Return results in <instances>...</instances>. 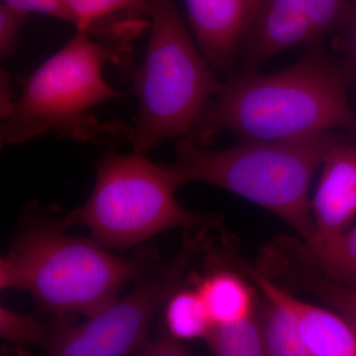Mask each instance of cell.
<instances>
[{
	"instance_id": "1",
	"label": "cell",
	"mask_w": 356,
	"mask_h": 356,
	"mask_svg": "<svg viewBox=\"0 0 356 356\" xmlns=\"http://www.w3.org/2000/svg\"><path fill=\"white\" fill-rule=\"evenodd\" d=\"M67 231L53 205L26 206L11 247L0 259V289L30 293L57 316L88 318L112 305L129 283L159 268L153 248L117 257L91 236Z\"/></svg>"
},
{
	"instance_id": "2",
	"label": "cell",
	"mask_w": 356,
	"mask_h": 356,
	"mask_svg": "<svg viewBox=\"0 0 356 356\" xmlns=\"http://www.w3.org/2000/svg\"><path fill=\"white\" fill-rule=\"evenodd\" d=\"M346 72L318 43L273 74L242 72L222 84L199 115L189 140L229 132L243 142L298 139L334 129L356 131Z\"/></svg>"
},
{
	"instance_id": "3",
	"label": "cell",
	"mask_w": 356,
	"mask_h": 356,
	"mask_svg": "<svg viewBox=\"0 0 356 356\" xmlns=\"http://www.w3.org/2000/svg\"><path fill=\"white\" fill-rule=\"evenodd\" d=\"M346 140L327 131L209 151L179 139L175 161L165 168L177 188L203 182L232 192L276 215L311 243L316 236L308 201L312 177L332 147Z\"/></svg>"
},
{
	"instance_id": "4",
	"label": "cell",
	"mask_w": 356,
	"mask_h": 356,
	"mask_svg": "<svg viewBox=\"0 0 356 356\" xmlns=\"http://www.w3.org/2000/svg\"><path fill=\"white\" fill-rule=\"evenodd\" d=\"M130 44L95 42L88 31L76 34L22 83L20 97L1 119V146L19 145L54 133L63 139L97 143L108 136H127L121 124H102L92 109L117 92L103 79L104 65L128 60Z\"/></svg>"
},
{
	"instance_id": "5",
	"label": "cell",
	"mask_w": 356,
	"mask_h": 356,
	"mask_svg": "<svg viewBox=\"0 0 356 356\" xmlns=\"http://www.w3.org/2000/svg\"><path fill=\"white\" fill-rule=\"evenodd\" d=\"M147 2L151 37L142 65L131 72L139 110L128 135L133 152L144 154L165 140H188L199 115L222 86L175 2Z\"/></svg>"
},
{
	"instance_id": "6",
	"label": "cell",
	"mask_w": 356,
	"mask_h": 356,
	"mask_svg": "<svg viewBox=\"0 0 356 356\" xmlns=\"http://www.w3.org/2000/svg\"><path fill=\"white\" fill-rule=\"evenodd\" d=\"M96 181L86 203L63 216L65 227L88 229L102 247L127 250L168 229L219 227L221 218L185 209L165 165L144 154L109 149L95 163Z\"/></svg>"
},
{
	"instance_id": "7",
	"label": "cell",
	"mask_w": 356,
	"mask_h": 356,
	"mask_svg": "<svg viewBox=\"0 0 356 356\" xmlns=\"http://www.w3.org/2000/svg\"><path fill=\"white\" fill-rule=\"evenodd\" d=\"M209 227L187 229L184 245L172 264L135 281L132 291L108 308L74 325L58 316L44 350L51 355L119 356L140 353L149 341L154 316L177 289L194 257L209 248Z\"/></svg>"
},
{
	"instance_id": "8",
	"label": "cell",
	"mask_w": 356,
	"mask_h": 356,
	"mask_svg": "<svg viewBox=\"0 0 356 356\" xmlns=\"http://www.w3.org/2000/svg\"><path fill=\"white\" fill-rule=\"evenodd\" d=\"M350 0H257L243 46V72L293 47L318 43L339 29Z\"/></svg>"
},
{
	"instance_id": "9",
	"label": "cell",
	"mask_w": 356,
	"mask_h": 356,
	"mask_svg": "<svg viewBox=\"0 0 356 356\" xmlns=\"http://www.w3.org/2000/svg\"><path fill=\"white\" fill-rule=\"evenodd\" d=\"M227 264L248 276L264 299L289 312L296 321L308 356H356V339L348 324L334 313L293 297L261 269L250 266L234 252L228 236L218 248Z\"/></svg>"
},
{
	"instance_id": "10",
	"label": "cell",
	"mask_w": 356,
	"mask_h": 356,
	"mask_svg": "<svg viewBox=\"0 0 356 356\" xmlns=\"http://www.w3.org/2000/svg\"><path fill=\"white\" fill-rule=\"evenodd\" d=\"M184 1L196 41L212 69H231L245 42L257 0Z\"/></svg>"
},
{
	"instance_id": "11",
	"label": "cell",
	"mask_w": 356,
	"mask_h": 356,
	"mask_svg": "<svg viewBox=\"0 0 356 356\" xmlns=\"http://www.w3.org/2000/svg\"><path fill=\"white\" fill-rule=\"evenodd\" d=\"M261 268L273 280L322 300L343 318L356 339V287L330 277L307 257L301 243L282 240L267 248Z\"/></svg>"
},
{
	"instance_id": "12",
	"label": "cell",
	"mask_w": 356,
	"mask_h": 356,
	"mask_svg": "<svg viewBox=\"0 0 356 356\" xmlns=\"http://www.w3.org/2000/svg\"><path fill=\"white\" fill-rule=\"evenodd\" d=\"M312 202L316 236L312 245L346 231L356 216V146L348 140L332 147Z\"/></svg>"
},
{
	"instance_id": "13",
	"label": "cell",
	"mask_w": 356,
	"mask_h": 356,
	"mask_svg": "<svg viewBox=\"0 0 356 356\" xmlns=\"http://www.w3.org/2000/svg\"><path fill=\"white\" fill-rule=\"evenodd\" d=\"M208 250L205 269L189 277L200 295L212 325L227 324L254 314V294L240 271L222 261L216 250Z\"/></svg>"
},
{
	"instance_id": "14",
	"label": "cell",
	"mask_w": 356,
	"mask_h": 356,
	"mask_svg": "<svg viewBox=\"0 0 356 356\" xmlns=\"http://www.w3.org/2000/svg\"><path fill=\"white\" fill-rule=\"evenodd\" d=\"M76 18V29L97 33L107 39L108 33L122 34L134 21L149 16L147 0H63Z\"/></svg>"
},
{
	"instance_id": "15",
	"label": "cell",
	"mask_w": 356,
	"mask_h": 356,
	"mask_svg": "<svg viewBox=\"0 0 356 356\" xmlns=\"http://www.w3.org/2000/svg\"><path fill=\"white\" fill-rule=\"evenodd\" d=\"M168 334L179 341L205 339L212 327L207 309L195 288L175 290L165 303Z\"/></svg>"
},
{
	"instance_id": "16",
	"label": "cell",
	"mask_w": 356,
	"mask_h": 356,
	"mask_svg": "<svg viewBox=\"0 0 356 356\" xmlns=\"http://www.w3.org/2000/svg\"><path fill=\"white\" fill-rule=\"evenodd\" d=\"M205 341L216 355H267L261 322L254 314L235 322L212 325Z\"/></svg>"
},
{
	"instance_id": "17",
	"label": "cell",
	"mask_w": 356,
	"mask_h": 356,
	"mask_svg": "<svg viewBox=\"0 0 356 356\" xmlns=\"http://www.w3.org/2000/svg\"><path fill=\"white\" fill-rule=\"evenodd\" d=\"M307 257L330 277L350 285L356 276V227L327 240L302 243Z\"/></svg>"
},
{
	"instance_id": "18",
	"label": "cell",
	"mask_w": 356,
	"mask_h": 356,
	"mask_svg": "<svg viewBox=\"0 0 356 356\" xmlns=\"http://www.w3.org/2000/svg\"><path fill=\"white\" fill-rule=\"evenodd\" d=\"M261 322L267 355L308 356L298 325L289 312L266 300Z\"/></svg>"
},
{
	"instance_id": "19",
	"label": "cell",
	"mask_w": 356,
	"mask_h": 356,
	"mask_svg": "<svg viewBox=\"0 0 356 356\" xmlns=\"http://www.w3.org/2000/svg\"><path fill=\"white\" fill-rule=\"evenodd\" d=\"M0 336L18 346H46L51 329L32 315L16 313L1 306L0 308Z\"/></svg>"
},
{
	"instance_id": "20",
	"label": "cell",
	"mask_w": 356,
	"mask_h": 356,
	"mask_svg": "<svg viewBox=\"0 0 356 356\" xmlns=\"http://www.w3.org/2000/svg\"><path fill=\"white\" fill-rule=\"evenodd\" d=\"M28 20V13L0 4V58L6 60L14 55L21 30Z\"/></svg>"
},
{
	"instance_id": "21",
	"label": "cell",
	"mask_w": 356,
	"mask_h": 356,
	"mask_svg": "<svg viewBox=\"0 0 356 356\" xmlns=\"http://www.w3.org/2000/svg\"><path fill=\"white\" fill-rule=\"evenodd\" d=\"M7 6L26 13H40L76 25V18L63 0H2Z\"/></svg>"
},
{
	"instance_id": "22",
	"label": "cell",
	"mask_w": 356,
	"mask_h": 356,
	"mask_svg": "<svg viewBox=\"0 0 356 356\" xmlns=\"http://www.w3.org/2000/svg\"><path fill=\"white\" fill-rule=\"evenodd\" d=\"M337 44L356 69V0H350Z\"/></svg>"
},
{
	"instance_id": "23",
	"label": "cell",
	"mask_w": 356,
	"mask_h": 356,
	"mask_svg": "<svg viewBox=\"0 0 356 356\" xmlns=\"http://www.w3.org/2000/svg\"><path fill=\"white\" fill-rule=\"evenodd\" d=\"M140 355L147 356L189 355L191 350L179 339L168 334L159 336L154 341H147L140 350Z\"/></svg>"
},
{
	"instance_id": "24",
	"label": "cell",
	"mask_w": 356,
	"mask_h": 356,
	"mask_svg": "<svg viewBox=\"0 0 356 356\" xmlns=\"http://www.w3.org/2000/svg\"><path fill=\"white\" fill-rule=\"evenodd\" d=\"M350 286L356 287V276L355 280H353V283H351Z\"/></svg>"
},
{
	"instance_id": "25",
	"label": "cell",
	"mask_w": 356,
	"mask_h": 356,
	"mask_svg": "<svg viewBox=\"0 0 356 356\" xmlns=\"http://www.w3.org/2000/svg\"><path fill=\"white\" fill-rule=\"evenodd\" d=\"M355 81H356V79H355Z\"/></svg>"
}]
</instances>
